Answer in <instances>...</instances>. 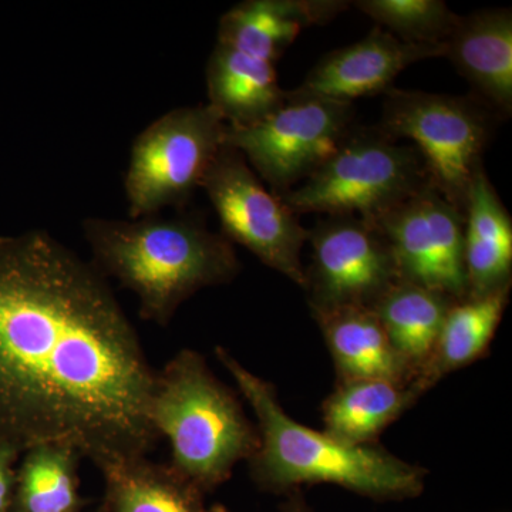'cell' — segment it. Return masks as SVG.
<instances>
[{
  "label": "cell",
  "instance_id": "cell-1",
  "mask_svg": "<svg viewBox=\"0 0 512 512\" xmlns=\"http://www.w3.org/2000/svg\"><path fill=\"white\" fill-rule=\"evenodd\" d=\"M156 373L92 262L42 229L0 235V443L147 456Z\"/></svg>",
  "mask_w": 512,
  "mask_h": 512
},
{
  "label": "cell",
  "instance_id": "cell-2",
  "mask_svg": "<svg viewBox=\"0 0 512 512\" xmlns=\"http://www.w3.org/2000/svg\"><path fill=\"white\" fill-rule=\"evenodd\" d=\"M82 231L94 268L133 292L141 318L161 328L192 295L229 284L241 271L234 245L197 214L92 217L83 220Z\"/></svg>",
  "mask_w": 512,
  "mask_h": 512
},
{
  "label": "cell",
  "instance_id": "cell-3",
  "mask_svg": "<svg viewBox=\"0 0 512 512\" xmlns=\"http://www.w3.org/2000/svg\"><path fill=\"white\" fill-rule=\"evenodd\" d=\"M258 419L259 448L249 458L258 487L274 493L330 483L375 500H406L423 491L426 470L375 444L350 446L292 420L275 387L245 369L227 349H215Z\"/></svg>",
  "mask_w": 512,
  "mask_h": 512
},
{
  "label": "cell",
  "instance_id": "cell-4",
  "mask_svg": "<svg viewBox=\"0 0 512 512\" xmlns=\"http://www.w3.org/2000/svg\"><path fill=\"white\" fill-rule=\"evenodd\" d=\"M151 423L171 447V466L202 493L215 490L259 448L258 429L201 353L183 349L156 373Z\"/></svg>",
  "mask_w": 512,
  "mask_h": 512
},
{
  "label": "cell",
  "instance_id": "cell-5",
  "mask_svg": "<svg viewBox=\"0 0 512 512\" xmlns=\"http://www.w3.org/2000/svg\"><path fill=\"white\" fill-rule=\"evenodd\" d=\"M429 183L416 148L377 127H356L315 174L279 198L296 215H353L372 222Z\"/></svg>",
  "mask_w": 512,
  "mask_h": 512
},
{
  "label": "cell",
  "instance_id": "cell-6",
  "mask_svg": "<svg viewBox=\"0 0 512 512\" xmlns=\"http://www.w3.org/2000/svg\"><path fill=\"white\" fill-rule=\"evenodd\" d=\"M495 114L474 97L392 89L384 93L379 130L410 140L430 183L464 214L467 195L483 165Z\"/></svg>",
  "mask_w": 512,
  "mask_h": 512
},
{
  "label": "cell",
  "instance_id": "cell-7",
  "mask_svg": "<svg viewBox=\"0 0 512 512\" xmlns=\"http://www.w3.org/2000/svg\"><path fill=\"white\" fill-rule=\"evenodd\" d=\"M227 128L210 104L178 107L144 128L124 178L128 218L184 211L225 146Z\"/></svg>",
  "mask_w": 512,
  "mask_h": 512
},
{
  "label": "cell",
  "instance_id": "cell-8",
  "mask_svg": "<svg viewBox=\"0 0 512 512\" xmlns=\"http://www.w3.org/2000/svg\"><path fill=\"white\" fill-rule=\"evenodd\" d=\"M356 127L353 103L286 92L285 103L265 119L228 126L225 144L282 197L315 174Z\"/></svg>",
  "mask_w": 512,
  "mask_h": 512
},
{
  "label": "cell",
  "instance_id": "cell-9",
  "mask_svg": "<svg viewBox=\"0 0 512 512\" xmlns=\"http://www.w3.org/2000/svg\"><path fill=\"white\" fill-rule=\"evenodd\" d=\"M220 218L221 234L268 268L305 288L303 245L308 229L298 215L269 190L245 158L225 144L201 184Z\"/></svg>",
  "mask_w": 512,
  "mask_h": 512
},
{
  "label": "cell",
  "instance_id": "cell-10",
  "mask_svg": "<svg viewBox=\"0 0 512 512\" xmlns=\"http://www.w3.org/2000/svg\"><path fill=\"white\" fill-rule=\"evenodd\" d=\"M372 224L389 245L400 281L453 301L467 298L464 214L433 184L424 185Z\"/></svg>",
  "mask_w": 512,
  "mask_h": 512
},
{
  "label": "cell",
  "instance_id": "cell-11",
  "mask_svg": "<svg viewBox=\"0 0 512 512\" xmlns=\"http://www.w3.org/2000/svg\"><path fill=\"white\" fill-rule=\"evenodd\" d=\"M311 266L305 289L312 312L373 305L400 281L392 252L372 222L333 215L308 231Z\"/></svg>",
  "mask_w": 512,
  "mask_h": 512
},
{
  "label": "cell",
  "instance_id": "cell-12",
  "mask_svg": "<svg viewBox=\"0 0 512 512\" xmlns=\"http://www.w3.org/2000/svg\"><path fill=\"white\" fill-rule=\"evenodd\" d=\"M444 53L446 45L404 42L376 28L359 42L323 57L292 92L353 103L360 97L386 93L404 69L421 60L444 57Z\"/></svg>",
  "mask_w": 512,
  "mask_h": 512
},
{
  "label": "cell",
  "instance_id": "cell-13",
  "mask_svg": "<svg viewBox=\"0 0 512 512\" xmlns=\"http://www.w3.org/2000/svg\"><path fill=\"white\" fill-rule=\"evenodd\" d=\"M447 57L495 116L512 113V13L507 8L460 16L446 42Z\"/></svg>",
  "mask_w": 512,
  "mask_h": 512
},
{
  "label": "cell",
  "instance_id": "cell-14",
  "mask_svg": "<svg viewBox=\"0 0 512 512\" xmlns=\"http://www.w3.org/2000/svg\"><path fill=\"white\" fill-rule=\"evenodd\" d=\"M349 5L342 0H245L222 15L217 42L275 64L303 29L326 25Z\"/></svg>",
  "mask_w": 512,
  "mask_h": 512
},
{
  "label": "cell",
  "instance_id": "cell-15",
  "mask_svg": "<svg viewBox=\"0 0 512 512\" xmlns=\"http://www.w3.org/2000/svg\"><path fill=\"white\" fill-rule=\"evenodd\" d=\"M464 265L468 296L511 286V215L484 168L474 177L464 208Z\"/></svg>",
  "mask_w": 512,
  "mask_h": 512
},
{
  "label": "cell",
  "instance_id": "cell-16",
  "mask_svg": "<svg viewBox=\"0 0 512 512\" xmlns=\"http://www.w3.org/2000/svg\"><path fill=\"white\" fill-rule=\"evenodd\" d=\"M342 382L346 380H386L413 384V376L372 308L342 306L313 312Z\"/></svg>",
  "mask_w": 512,
  "mask_h": 512
},
{
  "label": "cell",
  "instance_id": "cell-17",
  "mask_svg": "<svg viewBox=\"0 0 512 512\" xmlns=\"http://www.w3.org/2000/svg\"><path fill=\"white\" fill-rule=\"evenodd\" d=\"M205 79L207 104L229 127L251 126L286 100L274 63L222 43H215Z\"/></svg>",
  "mask_w": 512,
  "mask_h": 512
},
{
  "label": "cell",
  "instance_id": "cell-18",
  "mask_svg": "<svg viewBox=\"0 0 512 512\" xmlns=\"http://www.w3.org/2000/svg\"><path fill=\"white\" fill-rule=\"evenodd\" d=\"M99 470L104 478L101 512H207L205 493L171 464L144 456L123 458Z\"/></svg>",
  "mask_w": 512,
  "mask_h": 512
},
{
  "label": "cell",
  "instance_id": "cell-19",
  "mask_svg": "<svg viewBox=\"0 0 512 512\" xmlns=\"http://www.w3.org/2000/svg\"><path fill=\"white\" fill-rule=\"evenodd\" d=\"M511 286L453 302L441 326L436 348L412 386L420 394L441 377L476 362L490 346L508 306Z\"/></svg>",
  "mask_w": 512,
  "mask_h": 512
},
{
  "label": "cell",
  "instance_id": "cell-20",
  "mask_svg": "<svg viewBox=\"0 0 512 512\" xmlns=\"http://www.w3.org/2000/svg\"><path fill=\"white\" fill-rule=\"evenodd\" d=\"M419 396L412 384L346 380L323 403L325 431L350 446L373 444L377 436L399 419Z\"/></svg>",
  "mask_w": 512,
  "mask_h": 512
},
{
  "label": "cell",
  "instance_id": "cell-21",
  "mask_svg": "<svg viewBox=\"0 0 512 512\" xmlns=\"http://www.w3.org/2000/svg\"><path fill=\"white\" fill-rule=\"evenodd\" d=\"M453 299L399 281L373 305L387 338L414 380L429 362Z\"/></svg>",
  "mask_w": 512,
  "mask_h": 512
},
{
  "label": "cell",
  "instance_id": "cell-22",
  "mask_svg": "<svg viewBox=\"0 0 512 512\" xmlns=\"http://www.w3.org/2000/svg\"><path fill=\"white\" fill-rule=\"evenodd\" d=\"M82 456L62 444H39L23 453L16 470L12 512H80Z\"/></svg>",
  "mask_w": 512,
  "mask_h": 512
},
{
  "label": "cell",
  "instance_id": "cell-23",
  "mask_svg": "<svg viewBox=\"0 0 512 512\" xmlns=\"http://www.w3.org/2000/svg\"><path fill=\"white\" fill-rule=\"evenodd\" d=\"M360 12L409 43L446 45L460 16L441 0H359Z\"/></svg>",
  "mask_w": 512,
  "mask_h": 512
},
{
  "label": "cell",
  "instance_id": "cell-24",
  "mask_svg": "<svg viewBox=\"0 0 512 512\" xmlns=\"http://www.w3.org/2000/svg\"><path fill=\"white\" fill-rule=\"evenodd\" d=\"M20 456L16 448L0 443V512H12L18 470L15 466Z\"/></svg>",
  "mask_w": 512,
  "mask_h": 512
},
{
  "label": "cell",
  "instance_id": "cell-25",
  "mask_svg": "<svg viewBox=\"0 0 512 512\" xmlns=\"http://www.w3.org/2000/svg\"><path fill=\"white\" fill-rule=\"evenodd\" d=\"M282 512H311V510L303 500L302 494L298 490H293L289 494L288 501L282 505Z\"/></svg>",
  "mask_w": 512,
  "mask_h": 512
},
{
  "label": "cell",
  "instance_id": "cell-26",
  "mask_svg": "<svg viewBox=\"0 0 512 512\" xmlns=\"http://www.w3.org/2000/svg\"><path fill=\"white\" fill-rule=\"evenodd\" d=\"M207 512H231V511H228L227 508L224 507V505L215 504V505H212L211 508H207Z\"/></svg>",
  "mask_w": 512,
  "mask_h": 512
}]
</instances>
